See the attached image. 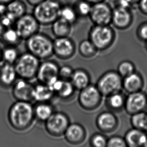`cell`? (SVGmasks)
Segmentation results:
<instances>
[{"instance_id":"ba28073f","label":"cell","mask_w":147,"mask_h":147,"mask_svg":"<svg viewBox=\"0 0 147 147\" xmlns=\"http://www.w3.org/2000/svg\"><path fill=\"white\" fill-rule=\"evenodd\" d=\"M113 31L110 25H94L90 31L91 41L98 48H104L112 41Z\"/></svg>"},{"instance_id":"5b68a950","label":"cell","mask_w":147,"mask_h":147,"mask_svg":"<svg viewBox=\"0 0 147 147\" xmlns=\"http://www.w3.org/2000/svg\"><path fill=\"white\" fill-rule=\"evenodd\" d=\"M113 8L105 1L92 4L89 18L94 25H110Z\"/></svg>"},{"instance_id":"2e32d148","label":"cell","mask_w":147,"mask_h":147,"mask_svg":"<svg viewBox=\"0 0 147 147\" xmlns=\"http://www.w3.org/2000/svg\"><path fill=\"white\" fill-rule=\"evenodd\" d=\"M99 99V94L98 90L93 86L85 88L80 96V100L82 105L90 107L95 105Z\"/></svg>"},{"instance_id":"9a60e30c","label":"cell","mask_w":147,"mask_h":147,"mask_svg":"<svg viewBox=\"0 0 147 147\" xmlns=\"http://www.w3.org/2000/svg\"><path fill=\"white\" fill-rule=\"evenodd\" d=\"M21 38L13 27L5 28L0 25V41L7 46H16Z\"/></svg>"},{"instance_id":"7402d4cb","label":"cell","mask_w":147,"mask_h":147,"mask_svg":"<svg viewBox=\"0 0 147 147\" xmlns=\"http://www.w3.org/2000/svg\"><path fill=\"white\" fill-rule=\"evenodd\" d=\"M127 141L129 145L133 147L147 146V138L141 131L133 129L127 133Z\"/></svg>"},{"instance_id":"f546056e","label":"cell","mask_w":147,"mask_h":147,"mask_svg":"<svg viewBox=\"0 0 147 147\" xmlns=\"http://www.w3.org/2000/svg\"><path fill=\"white\" fill-rule=\"evenodd\" d=\"M98 123L100 127L104 129L112 128L115 123V119L113 115L110 113L102 114L98 119Z\"/></svg>"},{"instance_id":"f1b7e54d","label":"cell","mask_w":147,"mask_h":147,"mask_svg":"<svg viewBox=\"0 0 147 147\" xmlns=\"http://www.w3.org/2000/svg\"><path fill=\"white\" fill-rule=\"evenodd\" d=\"M19 56L18 51L14 46H7L2 50V59L8 63H15Z\"/></svg>"},{"instance_id":"6da1fadb","label":"cell","mask_w":147,"mask_h":147,"mask_svg":"<svg viewBox=\"0 0 147 147\" xmlns=\"http://www.w3.org/2000/svg\"><path fill=\"white\" fill-rule=\"evenodd\" d=\"M8 117L13 129L23 131L32 125L35 118L34 107L30 102L17 101L10 107Z\"/></svg>"},{"instance_id":"5bb4252c","label":"cell","mask_w":147,"mask_h":147,"mask_svg":"<svg viewBox=\"0 0 147 147\" xmlns=\"http://www.w3.org/2000/svg\"><path fill=\"white\" fill-rule=\"evenodd\" d=\"M121 82L119 76L113 73L104 76L99 82V88L104 94H110L116 92L120 87Z\"/></svg>"},{"instance_id":"8fae6325","label":"cell","mask_w":147,"mask_h":147,"mask_svg":"<svg viewBox=\"0 0 147 147\" xmlns=\"http://www.w3.org/2000/svg\"><path fill=\"white\" fill-rule=\"evenodd\" d=\"M59 66L55 62L46 60L40 64L36 77L39 82L47 84L59 77Z\"/></svg>"},{"instance_id":"74e56055","label":"cell","mask_w":147,"mask_h":147,"mask_svg":"<svg viewBox=\"0 0 147 147\" xmlns=\"http://www.w3.org/2000/svg\"><path fill=\"white\" fill-rule=\"evenodd\" d=\"M93 143L96 147H104L105 145V140L101 136L98 135L94 138Z\"/></svg>"},{"instance_id":"44dd1931","label":"cell","mask_w":147,"mask_h":147,"mask_svg":"<svg viewBox=\"0 0 147 147\" xmlns=\"http://www.w3.org/2000/svg\"><path fill=\"white\" fill-rule=\"evenodd\" d=\"M71 24L59 18L52 23V30L56 37H67L70 33Z\"/></svg>"},{"instance_id":"ee69618b","label":"cell","mask_w":147,"mask_h":147,"mask_svg":"<svg viewBox=\"0 0 147 147\" xmlns=\"http://www.w3.org/2000/svg\"><path fill=\"white\" fill-rule=\"evenodd\" d=\"M13 0H0V4H7Z\"/></svg>"},{"instance_id":"ab89813d","label":"cell","mask_w":147,"mask_h":147,"mask_svg":"<svg viewBox=\"0 0 147 147\" xmlns=\"http://www.w3.org/2000/svg\"><path fill=\"white\" fill-rule=\"evenodd\" d=\"M7 12V4H0V16Z\"/></svg>"},{"instance_id":"52a82bcc","label":"cell","mask_w":147,"mask_h":147,"mask_svg":"<svg viewBox=\"0 0 147 147\" xmlns=\"http://www.w3.org/2000/svg\"><path fill=\"white\" fill-rule=\"evenodd\" d=\"M14 25L21 39H27L37 32L39 23L33 15L25 14L17 19Z\"/></svg>"},{"instance_id":"7bdbcfd3","label":"cell","mask_w":147,"mask_h":147,"mask_svg":"<svg viewBox=\"0 0 147 147\" xmlns=\"http://www.w3.org/2000/svg\"><path fill=\"white\" fill-rule=\"evenodd\" d=\"M86 1L88 2H89L92 4H96V3H99V2L105 1V0H86Z\"/></svg>"},{"instance_id":"7a4b0ae2","label":"cell","mask_w":147,"mask_h":147,"mask_svg":"<svg viewBox=\"0 0 147 147\" xmlns=\"http://www.w3.org/2000/svg\"><path fill=\"white\" fill-rule=\"evenodd\" d=\"M28 52L39 59H46L54 54L53 41L44 34L36 33L27 39Z\"/></svg>"},{"instance_id":"484cf974","label":"cell","mask_w":147,"mask_h":147,"mask_svg":"<svg viewBox=\"0 0 147 147\" xmlns=\"http://www.w3.org/2000/svg\"><path fill=\"white\" fill-rule=\"evenodd\" d=\"M71 79L74 86L78 89L84 88L87 86L88 78L87 74L82 71L78 70L73 72Z\"/></svg>"},{"instance_id":"8d00e7d4","label":"cell","mask_w":147,"mask_h":147,"mask_svg":"<svg viewBox=\"0 0 147 147\" xmlns=\"http://www.w3.org/2000/svg\"><path fill=\"white\" fill-rule=\"evenodd\" d=\"M108 147H122L125 146V143L122 140L118 138H114L110 140L108 144Z\"/></svg>"},{"instance_id":"7c38bea8","label":"cell","mask_w":147,"mask_h":147,"mask_svg":"<svg viewBox=\"0 0 147 147\" xmlns=\"http://www.w3.org/2000/svg\"><path fill=\"white\" fill-rule=\"evenodd\" d=\"M54 54L62 59L70 57L74 50L73 43L67 37H57L53 41Z\"/></svg>"},{"instance_id":"e0dca14e","label":"cell","mask_w":147,"mask_h":147,"mask_svg":"<svg viewBox=\"0 0 147 147\" xmlns=\"http://www.w3.org/2000/svg\"><path fill=\"white\" fill-rule=\"evenodd\" d=\"M54 94L46 84L40 83L34 86L33 99L38 102H48L52 99Z\"/></svg>"},{"instance_id":"f6af8a7d","label":"cell","mask_w":147,"mask_h":147,"mask_svg":"<svg viewBox=\"0 0 147 147\" xmlns=\"http://www.w3.org/2000/svg\"><path fill=\"white\" fill-rule=\"evenodd\" d=\"M2 59V50L0 48V62Z\"/></svg>"},{"instance_id":"3957f363","label":"cell","mask_w":147,"mask_h":147,"mask_svg":"<svg viewBox=\"0 0 147 147\" xmlns=\"http://www.w3.org/2000/svg\"><path fill=\"white\" fill-rule=\"evenodd\" d=\"M62 6L57 0H44L35 6L33 15L39 24H52L59 18Z\"/></svg>"},{"instance_id":"9c48e42d","label":"cell","mask_w":147,"mask_h":147,"mask_svg":"<svg viewBox=\"0 0 147 147\" xmlns=\"http://www.w3.org/2000/svg\"><path fill=\"white\" fill-rule=\"evenodd\" d=\"M133 16L131 9L115 6L113 8L111 24L115 28L125 29L133 22Z\"/></svg>"},{"instance_id":"1f68e13d","label":"cell","mask_w":147,"mask_h":147,"mask_svg":"<svg viewBox=\"0 0 147 147\" xmlns=\"http://www.w3.org/2000/svg\"><path fill=\"white\" fill-rule=\"evenodd\" d=\"M94 47V45L91 41L85 40L80 44V49L84 55H89L93 52L95 49Z\"/></svg>"},{"instance_id":"603a6c76","label":"cell","mask_w":147,"mask_h":147,"mask_svg":"<svg viewBox=\"0 0 147 147\" xmlns=\"http://www.w3.org/2000/svg\"><path fill=\"white\" fill-rule=\"evenodd\" d=\"M25 4L19 0H13L7 4V12L12 14L17 19L25 14Z\"/></svg>"},{"instance_id":"277c9868","label":"cell","mask_w":147,"mask_h":147,"mask_svg":"<svg viewBox=\"0 0 147 147\" xmlns=\"http://www.w3.org/2000/svg\"><path fill=\"white\" fill-rule=\"evenodd\" d=\"M14 64L17 76L29 80L36 77L40 63L39 59L28 52L19 56Z\"/></svg>"},{"instance_id":"cb8c5ba5","label":"cell","mask_w":147,"mask_h":147,"mask_svg":"<svg viewBox=\"0 0 147 147\" xmlns=\"http://www.w3.org/2000/svg\"><path fill=\"white\" fill-rule=\"evenodd\" d=\"M78 17L74 6H62L59 13V18L72 25L75 23Z\"/></svg>"},{"instance_id":"60d3db41","label":"cell","mask_w":147,"mask_h":147,"mask_svg":"<svg viewBox=\"0 0 147 147\" xmlns=\"http://www.w3.org/2000/svg\"><path fill=\"white\" fill-rule=\"evenodd\" d=\"M27 1L31 5L33 6H36V5L39 4L40 3L43 2L44 0H27Z\"/></svg>"},{"instance_id":"f35d334b","label":"cell","mask_w":147,"mask_h":147,"mask_svg":"<svg viewBox=\"0 0 147 147\" xmlns=\"http://www.w3.org/2000/svg\"><path fill=\"white\" fill-rule=\"evenodd\" d=\"M140 11L147 16V0H140L137 4Z\"/></svg>"},{"instance_id":"8992f818","label":"cell","mask_w":147,"mask_h":147,"mask_svg":"<svg viewBox=\"0 0 147 147\" xmlns=\"http://www.w3.org/2000/svg\"><path fill=\"white\" fill-rule=\"evenodd\" d=\"M45 123L46 131L54 137H60L64 135L69 125L68 117L61 112H54Z\"/></svg>"},{"instance_id":"ac0fdd59","label":"cell","mask_w":147,"mask_h":147,"mask_svg":"<svg viewBox=\"0 0 147 147\" xmlns=\"http://www.w3.org/2000/svg\"><path fill=\"white\" fill-rule=\"evenodd\" d=\"M35 118L38 121L45 122L54 113V109L48 102H38L34 107Z\"/></svg>"},{"instance_id":"83f0119b","label":"cell","mask_w":147,"mask_h":147,"mask_svg":"<svg viewBox=\"0 0 147 147\" xmlns=\"http://www.w3.org/2000/svg\"><path fill=\"white\" fill-rule=\"evenodd\" d=\"M92 6V4L86 0H78L74 7L78 17H89L91 11Z\"/></svg>"},{"instance_id":"4fadbf2b","label":"cell","mask_w":147,"mask_h":147,"mask_svg":"<svg viewBox=\"0 0 147 147\" xmlns=\"http://www.w3.org/2000/svg\"><path fill=\"white\" fill-rule=\"evenodd\" d=\"M17 74L13 64L5 62L0 65V86L10 88L16 82Z\"/></svg>"},{"instance_id":"d6a6232c","label":"cell","mask_w":147,"mask_h":147,"mask_svg":"<svg viewBox=\"0 0 147 147\" xmlns=\"http://www.w3.org/2000/svg\"><path fill=\"white\" fill-rule=\"evenodd\" d=\"M73 74L72 68L68 66L65 65L60 67L59 76L62 80H68L72 78V75Z\"/></svg>"},{"instance_id":"4dcf8cb0","label":"cell","mask_w":147,"mask_h":147,"mask_svg":"<svg viewBox=\"0 0 147 147\" xmlns=\"http://www.w3.org/2000/svg\"><path fill=\"white\" fill-rule=\"evenodd\" d=\"M132 122L135 127L140 129H147V115L144 113H140L133 115Z\"/></svg>"},{"instance_id":"d4e9b609","label":"cell","mask_w":147,"mask_h":147,"mask_svg":"<svg viewBox=\"0 0 147 147\" xmlns=\"http://www.w3.org/2000/svg\"><path fill=\"white\" fill-rule=\"evenodd\" d=\"M74 86L68 80H62L58 86L57 90L55 92L59 98L63 99H66L72 96L73 93Z\"/></svg>"},{"instance_id":"30bf717a","label":"cell","mask_w":147,"mask_h":147,"mask_svg":"<svg viewBox=\"0 0 147 147\" xmlns=\"http://www.w3.org/2000/svg\"><path fill=\"white\" fill-rule=\"evenodd\" d=\"M28 81L21 78L13 84L12 94L17 101L31 102L34 100V86Z\"/></svg>"},{"instance_id":"ffe728a7","label":"cell","mask_w":147,"mask_h":147,"mask_svg":"<svg viewBox=\"0 0 147 147\" xmlns=\"http://www.w3.org/2000/svg\"><path fill=\"white\" fill-rule=\"evenodd\" d=\"M66 140L70 143L76 144L79 142L83 137V130L77 124L69 125L64 134Z\"/></svg>"},{"instance_id":"d6986e66","label":"cell","mask_w":147,"mask_h":147,"mask_svg":"<svg viewBox=\"0 0 147 147\" xmlns=\"http://www.w3.org/2000/svg\"><path fill=\"white\" fill-rule=\"evenodd\" d=\"M145 97L141 93H133L128 98L127 108L129 111L135 113L143 109L145 105Z\"/></svg>"},{"instance_id":"b9f144b4","label":"cell","mask_w":147,"mask_h":147,"mask_svg":"<svg viewBox=\"0 0 147 147\" xmlns=\"http://www.w3.org/2000/svg\"><path fill=\"white\" fill-rule=\"evenodd\" d=\"M139 1L140 0H127V2L129 3L132 7L136 5L137 6Z\"/></svg>"},{"instance_id":"e575fe53","label":"cell","mask_w":147,"mask_h":147,"mask_svg":"<svg viewBox=\"0 0 147 147\" xmlns=\"http://www.w3.org/2000/svg\"><path fill=\"white\" fill-rule=\"evenodd\" d=\"M110 103L113 107H119L123 104V99L119 94H114L110 99Z\"/></svg>"},{"instance_id":"d590c367","label":"cell","mask_w":147,"mask_h":147,"mask_svg":"<svg viewBox=\"0 0 147 147\" xmlns=\"http://www.w3.org/2000/svg\"><path fill=\"white\" fill-rule=\"evenodd\" d=\"M137 33L140 38L144 40H147V22H143L139 26Z\"/></svg>"},{"instance_id":"836d02e7","label":"cell","mask_w":147,"mask_h":147,"mask_svg":"<svg viewBox=\"0 0 147 147\" xmlns=\"http://www.w3.org/2000/svg\"><path fill=\"white\" fill-rule=\"evenodd\" d=\"M119 70L122 76H128L132 74L133 66L129 62H123L119 66Z\"/></svg>"},{"instance_id":"4316f807","label":"cell","mask_w":147,"mask_h":147,"mask_svg":"<svg viewBox=\"0 0 147 147\" xmlns=\"http://www.w3.org/2000/svg\"><path fill=\"white\" fill-rule=\"evenodd\" d=\"M124 84L127 91L134 92L139 89L141 85V80L137 75L131 74L127 76Z\"/></svg>"}]
</instances>
